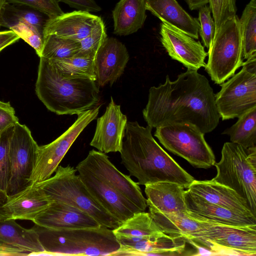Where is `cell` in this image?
<instances>
[{"instance_id":"cell-16","label":"cell","mask_w":256,"mask_h":256,"mask_svg":"<svg viewBox=\"0 0 256 256\" xmlns=\"http://www.w3.org/2000/svg\"><path fill=\"white\" fill-rule=\"evenodd\" d=\"M76 168L94 198L121 224L142 211L106 183L78 164Z\"/></svg>"},{"instance_id":"cell-22","label":"cell","mask_w":256,"mask_h":256,"mask_svg":"<svg viewBox=\"0 0 256 256\" xmlns=\"http://www.w3.org/2000/svg\"><path fill=\"white\" fill-rule=\"evenodd\" d=\"M54 202L40 188L30 184L19 192L8 196L3 207L9 219L33 221Z\"/></svg>"},{"instance_id":"cell-19","label":"cell","mask_w":256,"mask_h":256,"mask_svg":"<svg viewBox=\"0 0 256 256\" xmlns=\"http://www.w3.org/2000/svg\"><path fill=\"white\" fill-rule=\"evenodd\" d=\"M188 213L216 224L244 227L256 225V217L210 204L192 194L188 189L184 192Z\"/></svg>"},{"instance_id":"cell-29","label":"cell","mask_w":256,"mask_h":256,"mask_svg":"<svg viewBox=\"0 0 256 256\" xmlns=\"http://www.w3.org/2000/svg\"><path fill=\"white\" fill-rule=\"evenodd\" d=\"M48 18L45 14L31 6L6 2L0 14V26L6 28L14 22H26L43 32Z\"/></svg>"},{"instance_id":"cell-17","label":"cell","mask_w":256,"mask_h":256,"mask_svg":"<svg viewBox=\"0 0 256 256\" xmlns=\"http://www.w3.org/2000/svg\"><path fill=\"white\" fill-rule=\"evenodd\" d=\"M127 117L111 97L104 114L97 118L95 132L90 146L105 154L120 152L122 146Z\"/></svg>"},{"instance_id":"cell-15","label":"cell","mask_w":256,"mask_h":256,"mask_svg":"<svg viewBox=\"0 0 256 256\" xmlns=\"http://www.w3.org/2000/svg\"><path fill=\"white\" fill-rule=\"evenodd\" d=\"M160 42L170 58L187 68H205L208 52L198 40L164 20H161Z\"/></svg>"},{"instance_id":"cell-2","label":"cell","mask_w":256,"mask_h":256,"mask_svg":"<svg viewBox=\"0 0 256 256\" xmlns=\"http://www.w3.org/2000/svg\"><path fill=\"white\" fill-rule=\"evenodd\" d=\"M152 128L128 122L125 140L120 152L121 162L138 184L173 182L188 188L194 178L182 168L156 141Z\"/></svg>"},{"instance_id":"cell-18","label":"cell","mask_w":256,"mask_h":256,"mask_svg":"<svg viewBox=\"0 0 256 256\" xmlns=\"http://www.w3.org/2000/svg\"><path fill=\"white\" fill-rule=\"evenodd\" d=\"M130 56L125 45L107 37L96 53L94 68L98 86H112L123 74Z\"/></svg>"},{"instance_id":"cell-45","label":"cell","mask_w":256,"mask_h":256,"mask_svg":"<svg viewBox=\"0 0 256 256\" xmlns=\"http://www.w3.org/2000/svg\"><path fill=\"white\" fill-rule=\"evenodd\" d=\"M189 8L192 10H198L200 8L209 4L210 0H184Z\"/></svg>"},{"instance_id":"cell-8","label":"cell","mask_w":256,"mask_h":256,"mask_svg":"<svg viewBox=\"0 0 256 256\" xmlns=\"http://www.w3.org/2000/svg\"><path fill=\"white\" fill-rule=\"evenodd\" d=\"M204 134L188 124H172L156 128L154 136L168 151L180 156L198 168L214 166V152Z\"/></svg>"},{"instance_id":"cell-12","label":"cell","mask_w":256,"mask_h":256,"mask_svg":"<svg viewBox=\"0 0 256 256\" xmlns=\"http://www.w3.org/2000/svg\"><path fill=\"white\" fill-rule=\"evenodd\" d=\"M30 129L19 122L14 126L10 140V174L6 191L11 196L30 184L38 148Z\"/></svg>"},{"instance_id":"cell-11","label":"cell","mask_w":256,"mask_h":256,"mask_svg":"<svg viewBox=\"0 0 256 256\" xmlns=\"http://www.w3.org/2000/svg\"><path fill=\"white\" fill-rule=\"evenodd\" d=\"M100 106H97L78 114L74 123L59 137L48 144L38 146L30 184L52 176L78 136L96 118Z\"/></svg>"},{"instance_id":"cell-5","label":"cell","mask_w":256,"mask_h":256,"mask_svg":"<svg viewBox=\"0 0 256 256\" xmlns=\"http://www.w3.org/2000/svg\"><path fill=\"white\" fill-rule=\"evenodd\" d=\"M76 168L58 166L54 176L34 184L54 202L63 203L88 214L101 226L114 230L121 223L108 212L92 196Z\"/></svg>"},{"instance_id":"cell-7","label":"cell","mask_w":256,"mask_h":256,"mask_svg":"<svg viewBox=\"0 0 256 256\" xmlns=\"http://www.w3.org/2000/svg\"><path fill=\"white\" fill-rule=\"evenodd\" d=\"M208 56L204 68L216 84L225 82L242 66V38L236 14L225 21L214 34Z\"/></svg>"},{"instance_id":"cell-1","label":"cell","mask_w":256,"mask_h":256,"mask_svg":"<svg viewBox=\"0 0 256 256\" xmlns=\"http://www.w3.org/2000/svg\"><path fill=\"white\" fill-rule=\"evenodd\" d=\"M148 126L156 128L172 124H188L205 134L217 126L220 116L215 94L207 78L197 70L188 68L171 81L149 90L142 110Z\"/></svg>"},{"instance_id":"cell-14","label":"cell","mask_w":256,"mask_h":256,"mask_svg":"<svg viewBox=\"0 0 256 256\" xmlns=\"http://www.w3.org/2000/svg\"><path fill=\"white\" fill-rule=\"evenodd\" d=\"M78 164L120 194L142 212L146 210V200L139 184L118 170L105 153L92 150Z\"/></svg>"},{"instance_id":"cell-10","label":"cell","mask_w":256,"mask_h":256,"mask_svg":"<svg viewBox=\"0 0 256 256\" xmlns=\"http://www.w3.org/2000/svg\"><path fill=\"white\" fill-rule=\"evenodd\" d=\"M186 239L216 254L256 255V225L240 227L212 222L204 230Z\"/></svg>"},{"instance_id":"cell-38","label":"cell","mask_w":256,"mask_h":256,"mask_svg":"<svg viewBox=\"0 0 256 256\" xmlns=\"http://www.w3.org/2000/svg\"><path fill=\"white\" fill-rule=\"evenodd\" d=\"M198 10L199 34L204 46L208 49L215 34L214 21L209 6H204Z\"/></svg>"},{"instance_id":"cell-42","label":"cell","mask_w":256,"mask_h":256,"mask_svg":"<svg viewBox=\"0 0 256 256\" xmlns=\"http://www.w3.org/2000/svg\"><path fill=\"white\" fill-rule=\"evenodd\" d=\"M20 38L18 35L12 30L0 32V52Z\"/></svg>"},{"instance_id":"cell-20","label":"cell","mask_w":256,"mask_h":256,"mask_svg":"<svg viewBox=\"0 0 256 256\" xmlns=\"http://www.w3.org/2000/svg\"><path fill=\"white\" fill-rule=\"evenodd\" d=\"M102 20L86 11L77 10L64 13L48 19L44 28V36L53 35L80 41L89 34Z\"/></svg>"},{"instance_id":"cell-44","label":"cell","mask_w":256,"mask_h":256,"mask_svg":"<svg viewBox=\"0 0 256 256\" xmlns=\"http://www.w3.org/2000/svg\"><path fill=\"white\" fill-rule=\"evenodd\" d=\"M8 198L6 192L0 190V220L9 219V216L3 207Z\"/></svg>"},{"instance_id":"cell-26","label":"cell","mask_w":256,"mask_h":256,"mask_svg":"<svg viewBox=\"0 0 256 256\" xmlns=\"http://www.w3.org/2000/svg\"><path fill=\"white\" fill-rule=\"evenodd\" d=\"M149 213L161 230L173 236L185 238L202 231L212 222L186 213H164L149 210Z\"/></svg>"},{"instance_id":"cell-3","label":"cell","mask_w":256,"mask_h":256,"mask_svg":"<svg viewBox=\"0 0 256 256\" xmlns=\"http://www.w3.org/2000/svg\"><path fill=\"white\" fill-rule=\"evenodd\" d=\"M40 58L35 90L49 110L72 115L97 106L100 90L96 80L66 77L48 59Z\"/></svg>"},{"instance_id":"cell-39","label":"cell","mask_w":256,"mask_h":256,"mask_svg":"<svg viewBox=\"0 0 256 256\" xmlns=\"http://www.w3.org/2000/svg\"><path fill=\"white\" fill-rule=\"evenodd\" d=\"M10 4H24L34 8L46 14L50 18L59 16L64 12L58 0H6Z\"/></svg>"},{"instance_id":"cell-4","label":"cell","mask_w":256,"mask_h":256,"mask_svg":"<svg viewBox=\"0 0 256 256\" xmlns=\"http://www.w3.org/2000/svg\"><path fill=\"white\" fill-rule=\"evenodd\" d=\"M44 250L40 256H114L120 248L112 230L95 228L54 230L34 226Z\"/></svg>"},{"instance_id":"cell-35","label":"cell","mask_w":256,"mask_h":256,"mask_svg":"<svg viewBox=\"0 0 256 256\" xmlns=\"http://www.w3.org/2000/svg\"><path fill=\"white\" fill-rule=\"evenodd\" d=\"M107 37L105 25L102 20L89 34L79 41L80 47L76 54L95 56Z\"/></svg>"},{"instance_id":"cell-13","label":"cell","mask_w":256,"mask_h":256,"mask_svg":"<svg viewBox=\"0 0 256 256\" xmlns=\"http://www.w3.org/2000/svg\"><path fill=\"white\" fill-rule=\"evenodd\" d=\"M112 230L120 244L114 256H144L152 242L168 235L145 211L134 214Z\"/></svg>"},{"instance_id":"cell-30","label":"cell","mask_w":256,"mask_h":256,"mask_svg":"<svg viewBox=\"0 0 256 256\" xmlns=\"http://www.w3.org/2000/svg\"><path fill=\"white\" fill-rule=\"evenodd\" d=\"M94 58L76 54L68 58L48 60L66 77L96 80Z\"/></svg>"},{"instance_id":"cell-25","label":"cell","mask_w":256,"mask_h":256,"mask_svg":"<svg viewBox=\"0 0 256 256\" xmlns=\"http://www.w3.org/2000/svg\"><path fill=\"white\" fill-rule=\"evenodd\" d=\"M145 0L146 10L160 20H164L195 39L198 38V18L191 16L176 0Z\"/></svg>"},{"instance_id":"cell-41","label":"cell","mask_w":256,"mask_h":256,"mask_svg":"<svg viewBox=\"0 0 256 256\" xmlns=\"http://www.w3.org/2000/svg\"><path fill=\"white\" fill-rule=\"evenodd\" d=\"M58 2H63L70 6L78 10L88 12H98L102 8L96 4L94 0H58Z\"/></svg>"},{"instance_id":"cell-6","label":"cell","mask_w":256,"mask_h":256,"mask_svg":"<svg viewBox=\"0 0 256 256\" xmlns=\"http://www.w3.org/2000/svg\"><path fill=\"white\" fill-rule=\"evenodd\" d=\"M221 156L214 164L217 174L212 180L235 191L256 216V146L246 148L226 142Z\"/></svg>"},{"instance_id":"cell-46","label":"cell","mask_w":256,"mask_h":256,"mask_svg":"<svg viewBox=\"0 0 256 256\" xmlns=\"http://www.w3.org/2000/svg\"><path fill=\"white\" fill-rule=\"evenodd\" d=\"M6 2V0H0V14L1 13V11Z\"/></svg>"},{"instance_id":"cell-43","label":"cell","mask_w":256,"mask_h":256,"mask_svg":"<svg viewBox=\"0 0 256 256\" xmlns=\"http://www.w3.org/2000/svg\"><path fill=\"white\" fill-rule=\"evenodd\" d=\"M28 254L24 250L0 242V256H25Z\"/></svg>"},{"instance_id":"cell-40","label":"cell","mask_w":256,"mask_h":256,"mask_svg":"<svg viewBox=\"0 0 256 256\" xmlns=\"http://www.w3.org/2000/svg\"><path fill=\"white\" fill-rule=\"evenodd\" d=\"M18 122V119L10 103L0 101V133Z\"/></svg>"},{"instance_id":"cell-28","label":"cell","mask_w":256,"mask_h":256,"mask_svg":"<svg viewBox=\"0 0 256 256\" xmlns=\"http://www.w3.org/2000/svg\"><path fill=\"white\" fill-rule=\"evenodd\" d=\"M0 242L18 248L28 256H40L44 252L34 226L26 228L13 219L0 220Z\"/></svg>"},{"instance_id":"cell-36","label":"cell","mask_w":256,"mask_h":256,"mask_svg":"<svg viewBox=\"0 0 256 256\" xmlns=\"http://www.w3.org/2000/svg\"><path fill=\"white\" fill-rule=\"evenodd\" d=\"M14 126L0 133V190L6 192L10 174L9 144Z\"/></svg>"},{"instance_id":"cell-31","label":"cell","mask_w":256,"mask_h":256,"mask_svg":"<svg viewBox=\"0 0 256 256\" xmlns=\"http://www.w3.org/2000/svg\"><path fill=\"white\" fill-rule=\"evenodd\" d=\"M238 118L237 122L222 134L229 136L231 142L244 147L256 146V107Z\"/></svg>"},{"instance_id":"cell-34","label":"cell","mask_w":256,"mask_h":256,"mask_svg":"<svg viewBox=\"0 0 256 256\" xmlns=\"http://www.w3.org/2000/svg\"><path fill=\"white\" fill-rule=\"evenodd\" d=\"M6 28L17 34L34 49L40 58L41 56L44 42L43 32L33 26L22 22H14Z\"/></svg>"},{"instance_id":"cell-37","label":"cell","mask_w":256,"mask_h":256,"mask_svg":"<svg viewBox=\"0 0 256 256\" xmlns=\"http://www.w3.org/2000/svg\"><path fill=\"white\" fill-rule=\"evenodd\" d=\"M208 4L215 23L216 33L225 21L236 14V0H210Z\"/></svg>"},{"instance_id":"cell-24","label":"cell","mask_w":256,"mask_h":256,"mask_svg":"<svg viewBox=\"0 0 256 256\" xmlns=\"http://www.w3.org/2000/svg\"><path fill=\"white\" fill-rule=\"evenodd\" d=\"M187 189L210 204L256 216L250 211L246 200L235 191L212 180H194Z\"/></svg>"},{"instance_id":"cell-9","label":"cell","mask_w":256,"mask_h":256,"mask_svg":"<svg viewBox=\"0 0 256 256\" xmlns=\"http://www.w3.org/2000/svg\"><path fill=\"white\" fill-rule=\"evenodd\" d=\"M242 68L215 94V102L222 120L238 118L256 107V57L243 62Z\"/></svg>"},{"instance_id":"cell-21","label":"cell","mask_w":256,"mask_h":256,"mask_svg":"<svg viewBox=\"0 0 256 256\" xmlns=\"http://www.w3.org/2000/svg\"><path fill=\"white\" fill-rule=\"evenodd\" d=\"M35 224L54 230L95 228L102 226L92 216L72 206L52 202L32 221Z\"/></svg>"},{"instance_id":"cell-23","label":"cell","mask_w":256,"mask_h":256,"mask_svg":"<svg viewBox=\"0 0 256 256\" xmlns=\"http://www.w3.org/2000/svg\"><path fill=\"white\" fill-rule=\"evenodd\" d=\"M184 188L170 182L145 185L146 204L149 210L164 213H186Z\"/></svg>"},{"instance_id":"cell-32","label":"cell","mask_w":256,"mask_h":256,"mask_svg":"<svg viewBox=\"0 0 256 256\" xmlns=\"http://www.w3.org/2000/svg\"><path fill=\"white\" fill-rule=\"evenodd\" d=\"M242 38V58L256 57V0H250L239 18Z\"/></svg>"},{"instance_id":"cell-27","label":"cell","mask_w":256,"mask_h":256,"mask_svg":"<svg viewBox=\"0 0 256 256\" xmlns=\"http://www.w3.org/2000/svg\"><path fill=\"white\" fill-rule=\"evenodd\" d=\"M145 0H120L112 12L114 33L126 36L141 28L146 18Z\"/></svg>"},{"instance_id":"cell-33","label":"cell","mask_w":256,"mask_h":256,"mask_svg":"<svg viewBox=\"0 0 256 256\" xmlns=\"http://www.w3.org/2000/svg\"><path fill=\"white\" fill-rule=\"evenodd\" d=\"M44 38V46L40 57L48 60L70 58L76 55L79 49V41L53 35H47Z\"/></svg>"}]
</instances>
